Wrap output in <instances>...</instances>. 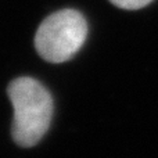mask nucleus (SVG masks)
I'll return each instance as SVG.
<instances>
[{"mask_svg":"<svg viewBox=\"0 0 158 158\" xmlns=\"http://www.w3.org/2000/svg\"><path fill=\"white\" fill-rule=\"evenodd\" d=\"M7 92L14 108V142L21 147H32L40 142L52 122V94L40 82L28 77L14 79Z\"/></svg>","mask_w":158,"mask_h":158,"instance_id":"nucleus-1","label":"nucleus"},{"mask_svg":"<svg viewBox=\"0 0 158 158\" xmlns=\"http://www.w3.org/2000/svg\"><path fill=\"white\" fill-rule=\"evenodd\" d=\"M87 24L77 10H60L49 15L35 35V47L39 56L50 63L67 61L85 43Z\"/></svg>","mask_w":158,"mask_h":158,"instance_id":"nucleus-2","label":"nucleus"},{"mask_svg":"<svg viewBox=\"0 0 158 158\" xmlns=\"http://www.w3.org/2000/svg\"><path fill=\"white\" fill-rule=\"evenodd\" d=\"M110 2L117 7L125 8V10H139V8L147 6L148 3H151L153 0H110Z\"/></svg>","mask_w":158,"mask_h":158,"instance_id":"nucleus-3","label":"nucleus"}]
</instances>
